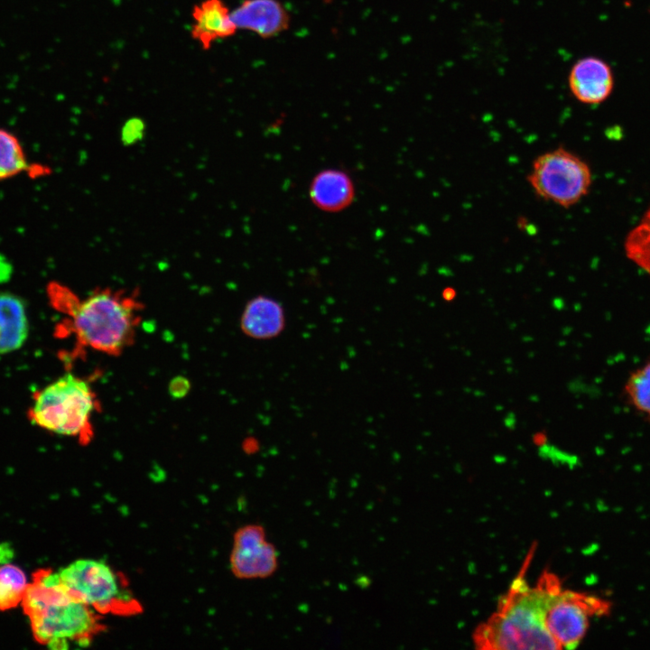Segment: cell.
<instances>
[{
  "mask_svg": "<svg viewBox=\"0 0 650 650\" xmlns=\"http://www.w3.org/2000/svg\"><path fill=\"white\" fill-rule=\"evenodd\" d=\"M532 549L518 576L499 600L497 610L475 630L478 649H561L543 625V615L552 594L562 586L559 578L544 571L535 587H529L525 573Z\"/></svg>",
  "mask_w": 650,
  "mask_h": 650,
  "instance_id": "cell-1",
  "label": "cell"
},
{
  "mask_svg": "<svg viewBox=\"0 0 650 650\" xmlns=\"http://www.w3.org/2000/svg\"><path fill=\"white\" fill-rule=\"evenodd\" d=\"M21 605L35 641L51 649L88 646L101 628L98 614L73 598L50 569L32 574Z\"/></svg>",
  "mask_w": 650,
  "mask_h": 650,
  "instance_id": "cell-2",
  "label": "cell"
},
{
  "mask_svg": "<svg viewBox=\"0 0 650 650\" xmlns=\"http://www.w3.org/2000/svg\"><path fill=\"white\" fill-rule=\"evenodd\" d=\"M138 302L123 292L95 291L72 303L73 330L83 345L106 354L121 353L134 340Z\"/></svg>",
  "mask_w": 650,
  "mask_h": 650,
  "instance_id": "cell-3",
  "label": "cell"
},
{
  "mask_svg": "<svg viewBox=\"0 0 650 650\" xmlns=\"http://www.w3.org/2000/svg\"><path fill=\"white\" fill-rule=\"evenodd\" d=\"M33 399L32 422L53 433L88 440L96 397L86 380L66 374L36 392Z\"/></svg>",
  "mask_w": 650,
  "mask_h": 650,
  "instance_id": "cell-4",
  "label": "cell"
},
{
  "mask_svg": "<svg viewBox=\"0 0 650 650\" xmlns=\"http://www.w3.org/2000/svg\"><path fill=\"white\" fill-rule=\"evenodd\" d=\"M58 574L72 597L98 614H133L140 608L122 579L101 560L79 559Z\"/></svg>",
  "mask_w": 650,
  "mask_h": 650,
  "instance_id": "cell-5",
  "label": "cell"
},
{
  "mask_svg": "<svg viewBox=\"0 0 650 650\" xmlns=\"http://www.w3.org/2000/svg\"><path fill=\"white\" fill-rule=\"evenodd\" d=\"M527 181L541 199L570 208L588 194L592 179L586 162L558 147L534 160Z\"/></svg>",
  "mask_w": 650,
  "mask_h": 650,
  "instance_id": "cell-6",
  "label": "cell"
},
{
  "mask_svg": "<svg viewBox=\"0 0 650 650\" xmlns=\"http://www.w3.org/2000/svg\"><path fill=\"white\" fill-rule=\"evenodd\" d=\"M606 601L580 592L558 588L551 596L543 615V625L561 649H573L584 637L590 618L606 614Z\"/></svg>",
  "mask_w": 650,
  "mask_h": 650,
  "instance_id": "cell-7",
  "label": "cell"
},
{
  "mask_svg": "<svg viewBox=\"0 0 650 650\" xmlns=\"http://www.w3.org/2000/svg\"><path fill=\"white\" fill-rule=\"evenodd\" d=\"M568 84L571 93L578 101L587 105H599L612 93L613 71L600 58L583 57L572 65Z\"/></svg>",
  "mask_w": 650,
  "mask_h": 650,
  "instance_id": "cell-8",
  "label": "cell"
},
{
  "mask_svg": "<svg viewBox=\"0 0 650 650\" xmlns=\"http://www.w3.org/2000/svg\"><path fill=\"white\" fill-rule=\"evenodd\" d=\"M191 38L203 50L221 39L234 35L237 30L231 11L223 0H202L191 11Z\"/></svg>",
  "mask_w": 650,
  "mask_h": 650,
  "instance_id": "cell-9",
  "label": "cell"
},
{
  "mask_svg": "<svg viewBox=\"0 0 650 650\" xmlns=\"http://www.w3.org/2000/svg\"><path fill=\"white\" fill-rule=\"evenodd\" d=\"M285 326L286 316L283 304L268 295H257L248 301L240 318L243 333L257 340L277 338Z\"/></svg>",
  "mask_w": 650,
  "mask_h": 650,
  "instance_id": "cell-10",
  "label": "cell"
},
{
  "mask_svg": "<svg viewBox=\"0 0 650 650\" xmlns=\"http://www.w3.org/2000/svg\"><path fill=\"white\" fill-rule=\"evenodd\" d=\"M237 29L254 32L268 38L287 29L289 15L276 0H244L231 11Z\"/></svg>",
  "mask_w": 650,
  "mask_h": 650,
  "instance_id": "cell-11",
  "label": "cell"
},
{
  "mask_svg": "<svg viewBox=\"0 0 650 650\" xmlns=\"http://www.w3.org/2000/svg\"><path fill=\"white\" fill-rule=\"evenodd\" d=\"M309 195L317 209L328 213H337L346 209L353 202L355 185L345 171L328 168L312 178Z\"/></svg>",
  "mask_w": 650,
  "mask_h": 650,
  "instance_id": "cell-12",
  "label": "cell"
},
{
  "mask_svg": "<svg viewBox=\"0 0 650 650\" xmlns=\"http://www.w3.org/2000/svg\"><path fill=\"white\" fill-rule=\"evenodd\" d=\"M28 332L23 299L10 292H0V354L20 348L27 339Z\"/></svg>",
  "mask_w": 650,
  "mask_h": 650,
  "instance_id": "cell-13",
  "label": "cell"
},
{
  "mask_svg": "<svg viewBox=\"0 0 650 650\" xmlns=\"http://www.w3.org/2000/svg\"><path fill=\"white\" fill-rule=\"evenodd\" d=\"M230 567L233 574L239 579L270 577L278 568L277 549L268 541L254 547H233Z\"/></svg>",
  "mask_w": 650,
  "mask_h": 650,
  "instance_id": "cell-14",
  "label": "cell"
},
{
  "mask_svg": "<svg viewBox=\"0 0 650 650\" xmlns=\"http://www.w3.org/2000/svg\"><path fill=\"white\" fill-rule=\"evenodd\" d=\"M28 584L21 568L9 562L3 563L0 566V611L21 605Z\"/></svg>",
  "mask_w": 650,
  "mask_h": 650,
  "instance_id": "cell-15",
  "label": "cell"
},
{
  "mask_svg": "<svg viewBox=\"0 0 650 650\" xmlns=\"http://www.w3.org/2000/svg\"><path fill=\"white\" fill-rule=\"evenodd\" d=\"M28 168L19 139L11 132L0 128V181L13 178Z\"/></svg>",
  "mask_w": 650,
  "mask_h": 650,
  "instance_id": "cell-16",
  "label": "cell"
},
{
  "mask_svg": "<svg viewBox=\"0 0 650 650\" xmlns=\"http://www.w3.org/2000/svg\"><path fill=\"white\" fill-rule=\"evenodd\" d=\"M625 392L635 409L650 417V361L630 374Z\"/></svg>",
  "mask_w": 650,
  "mask_h": 650,
  "instance_id": "cell-17",
  "label": "cell"
},
{
  "mask_svg": "<svg viewBox=\"0 0 650 650\" xmlns=\"http://www.w3.org/2000/svg\"><path fill=\"white\" fill-rule=\"evenodd\" d=\"M628 256L650 274V210L642 223L629 235Z\"/></svg>",
  "mask_w": 650,
  "mask_h": 650,
  "instance_id": "cell-18",
  "label": "cell"
},
{
  "mask_svg": "<svg viewBox=\"0 0 650 650\" xmlns=\"http://www.w3.org/2000/svg\"><path fill=\"white\" fill-rule=\"evenodd\" d=\"M266 540L265 528L260 525H247L234 535V548H247L262 544Z\"/></svg>",
  "mask_w": 650,
  "mask_h": 650,
  "instance_id": "cell-19",
  "label": "cell"
},
{
  "mask_svg": "<svg viewBox=\"0 0 650 650\" xmlns=\"http://www.w3.org/2000/svg\"><path fill=\"white\" fill-rule=\"evenodd\" d=\"M144 125L139 119L128 121L123 127L122 139L125 144H133L142 138Z\"/></svg>",
  "mask_w": 650,
  "mask_h": 650,
  "instance_id": "cell-20",
  "label": "cell"
}]
</instances>
